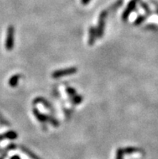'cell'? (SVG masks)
Returning a JSON list of instances; mask_svg holds the SVG:
<instances>
[{
	"mask_svg": "<svg viewBox=\"0 0 158 159\" xmlns=\"http://www.w3.org/2000/svg\"><path fill=\"white\" fill-rule=\"evenodd\" d=\"M122 5H123V0H118V1H116L113 5H111V7L109 10L115 11L116 10V9H118L119 7H120Z\"/></svg>",
	"mask_w": 158,
	"mask_h": 159,
	"instance_id": "obj_9",
	"label": "cell"
},
{
	"mask_svg": "<svg viewBox=\"0 0 158 159\" xmlns=\"http://www.w3.org/2000/svg\"><path fill=\"white\" fill-rule=\"evenodd\" d=\"M124 151H123V149H120L117 150L116 152V158L115 159H123V157H124Z\"/></svg>",
	"mask_w": 158,
	"mask_h": 159,
	"instance_id": "obj_15",
	"label": "cell"
},
{
	"mask_svg": "<svg viewBox=\"0 0 158 159\" xmlns=\"http://www.w3.org/2000/svg\"><path fill=\"white\" fill-rule=\"evenodd\" d=\"M108 11H102L99 15V18H98V28H97V36L98 38H101L103 35L105 28V22H106V18L107 16Z\"/></svg>",
	"mask_w": 158,
	"mask_h": 159,
	"instance_id": "obj_3",
	"label": "cell"
},
{
	"mask_svg": "<svg viewBox=\"0 0 158 159\" xmlns=\"http://www.w3.org/2000/svg\"><path fill=\"white\" fill-rule=\"evenodd\" d=\"M141 5H142V7L144 8V10L146 11V12H148V13H149V8H148V7L147 6L146 3H141Z\"/></svg>",
	"mask_w": 158,
	"mask_h": 159,
	"instance_id": "obj_17",
	"label": "cell"
},
{
	"mask_svg": "<svg viewBox=\"0 0 158 159\" xmlns=\"http://www.w3.org/2000/svg\"><path fill=\"white\" fill-rule=\"evenodd\" d=\"M22 149H23V151H24V153H26L27 155H28V157H30V158H32V159H40V158H39V157H37V156L35 155L34 153H32V152L29 151L28 149H25V148H24V147H22Z\"/></svg>",
	"mask_w": 158,
	"mask_h": 159,
	"instance_id": "obj_10",
	"label": "cell"
},
{
	"mask_svg": "<svg viewBox=\"0 0 158 159\" xmlns=\"http://www.w3.org/2000/svg\"><path fill=\"white\" fill-rule=\"evenodd\" d=\"M66 91H67V93H68L69 95H70L71 97H74V95H76V91L74 90V88H71V87H68V88L66 89Z\"/></svg>",
	"mask_w": 158,
	"mask_h": 159,
	"instance_id": "obj_16",
	"label": "cell"
},
{
	"mask_svg": "<svg viewBox=\"0 0 158 159\" xmlns=\"http://www.w3.org/2000/svg\"><path fill=\"white\" fill-rule=\"evenodd\" d=\"M72 100L74 101V103H77V104H78V103H80L81 102H82V98L80 96V95H74V97H72Z\"/></svg>",
	"mask_w": 158,
	"mask_h": 159,
	"instance_id": "obj_13",
	"label": "cell"
},
{
	"mask_svg": "<svg viewBox=\"0 0 158 159\" xmlns=\"http://www.w3.org/2000/svg\"><path fill=\"white\" fill-rule=\"evenodd\" d=\"M137 1H139V0H131L129 3L128 4L126 9L124 10V13L122 15V20L124 21H126L128 19V17H129V16H130L131 13L134 11V9L136 8Z\"/></svg>",
	"mask_w": 158,
	"mask_h": 159,
	"instance_id": "obj_4",
	"label": "cell"
},
{
	"mask_svg": "<svg viewBox=\"0 0 158 159\" xmlns=\"http://www.w3.org/2000/svg\"><path fill=\"white\" fill-rule=\"evenodd\" d=\"M33 114H34L36 119L38 120L40 122H43V123L44 122H48L49 116L44 115L42 113H40L37 109H33Z\"/></svg>",
	"mask_w": 158,
	"mask_h": 159,
	"instance_id": "obj_5",
	"label": "cell"
},
{
	"mask_svg": "<svg viewBox=\"0 0 158 159\" xmlns=\"http://www.w3.org/2000/svg\"><path fill=\"white\" fill-rule=\"evenodd\" d=\"M20 76L19 75H14V76H12L11 78L9 80V85H10L11 87H15L17 86L18 84V82H19V79H20Z\"/></svg>",
	"mask_w": 158,
	"mask_h": 159,
	"instance_id": "obj_8",
	"label": "cell"
},
{
	"mask_svg": "<svg viewBox=\"0 0 158 159\" xmlns=\"http://www.w3.org/2000/svg\"><path fill=\"white\" fill-rule=\"evenodd\" d=\"M6 137L9 138V139H16L17 137V133L15 132H9V133H6Z\"/></svg>",
	"mask_w": 158,
	"mask_h": 159,
	"instance_id": "obj_12",
	"label": "cell"
},
{
	"mask_svg": "<svg viewBox=\"0 0 158 159\" xmlns=\"http://www.w3.org/2000/svg\"><path fill=\"white\" fill-rule=\"evenodd\" d=\"M90 0H82V3L83 5H86V4H88L90 2Z\"/></svg>",
	"mask_w": 158,
	"mask_h": 159,
	"instance_id": "obj_18",
	"label": "cell"
},
{
	"mask_svg": "<svg viewBox=\"0 0 158 159\" xmlns=\"http://www.w3.org/2000/svg\"><path fill=\"white\" fill-rule=\"evenodd\" d=\"M144 20H145V16H139L138 18L135 20V24H136V25H139V24H142V23L144 21Z\"/></svg>",
	"mask_w": 158,
	"mask_h": 159,
	"instance_id": "obj_14",
	"label": "cell"
},
{
	"mask_svg": "<svg viewBox=\"0 0 158 159\" xmlns=\"http://www.w3.org/2000/svg\"><path fill=\"white\" fill-rule=\"evenodd\" d=\"M123 151H124V153H126V154H132L134 152L138 151V149H136V148H126V149H123Z\"/></svg>",
	"mask_w": 158,
	"mask_h": 159,
	"instance_id": "obj_11",
	"label": "cell"
},
{
	"mask_svg": "<svg viewBox=\"0 0 158 159\" xmlns=\"http://www.w3.org/2000/svg\"><path fill=\"white\" fill-rule=\"evenodd\" d=\"M11 159H20V157H19V156L16 155V156H14V157H12Z\"/></svg>",
	"mask_w": 158,
	"mask_h": 159,
	"instance_id": "obj_19",
	"label": "cell"
},
{
	"mask_svg": "<svg viewBox=\"0 0 158 159\" xmlns=\"http://www.w3.org/2000/svg\"><path fill=\"white\" fill-rule=\"evenodd\" d=\"M77 71H78V69L76 67H70V68L58 70L52 72V79H60V78H62V77L76 74Z\"/></svg>",
	"mask_w": 158,
	"mask_h": 159,
	"instance_id": "obj_2",
	"label": "cell"
},
{
	"mask_svg": "<svg viewBox=\"0 0 158 159\" xmlns=\"http://www.w3.org/2000/svg\"><path fill=\"white\" fill-rule=\"evenodd\" d=\"M42 103V104L44 105V106H45L47 108L49 109V110H51V111H52V106H51V104L48 103V101L45 100L44 98H40V97H39V98H36V99L34 100V103Z\"/></svg>",
	"mask_w": 158,
	"mask_h": 159,
	"instance_id": "obj_7",
	"label": "cell"
},
{
	"mask_svg": "<svg viewBox=\"0 0 158 159\" xmlns=\"http://www.w3.org/2000/svg\"><path fill=\"white\" fill-rule=\"evenodd\" d=\"M97 32L95 28H93V27H90V30H89V40L88 43L90 45H93L95 41V39H96Z\"/></svg>",
	"mask_w": 158,
	"mask_h": 159,
	"instance_id": "obj_6",
	"label": "cell"
},
{
	"mask_svg": "<svg viewBox=\"0 0 158 159\" xmlns=\"http://www.w3.org/2000/svg\"><path fill=\"white\" fill-rule=\"evenodd\" d=\"M15 40V29L13 26H9L7 31L6 40H5V47L7 51H11L14 47Z\"/></svg>",
	"mask_w": 158,
	"mask_h": 159,
	"instance_id": "obj_1",
	"label": "cell"
}]
</instances>
